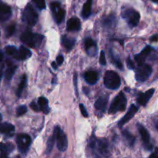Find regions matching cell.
<instances>
[{
  "instance_id": "obj_1",
  "label": "cell",
  "mask_w": 158,
  "mask_h": 158,
  "mask_svg": "<svg viewBox=\"0 0 158 158\" xmlns=\"http://www.w3.org/2000/svg\"><path fill=\"white\" fill-rule=\"evenodd\" d=\"M20 39L23 43L29 46L35 48L40 46L43 40V36L38 33H34L30 31H26L22 33Z\"/></svg>"
},
{
  "instance_id": "obj_2",
  "label": "cell",
  "mask_w": 158,
  "mask_h": 158,
  "mask_svg": "<svg viewBox=\"0 0 158 158\" xmlns=\"http://www.w3.org/2000/svg\"><path fill=\"white\" fill-rule=\"evenodd\" d=\"M121 81L119 74L114 71H107L104 76V85L110 89H117L120 86Z\"/></svg>"
},
{
  "instance_id": "obj_3",
  "label": "cell",
  "mask_w": 158,
  "mask_h": 158,
  "mask_svg": "<svg viewBox=\"0 0 158 158\" xmlns=\"http://www.w3.org/2000/svg\"><path fill=\"white\" fill-rule=\"evenodd\" d=\"M23 20L29 26H34L38 22V14L32 5L28 4L23 12Z\"/></svg>"
},
{
  "instance_id": "obj_4",
  "label": "cell",
  "mask_w": 158,
  "mask_h": 158,
  "mask_svg": "<svg viewBox=\"0 0 158 158\" xmlns=\"http://www.w3.org/2000/svg\"><path fill=\"white\" fill-rule=\"evenodd\" d=\"M53 133L56 135V141L58 150L62 152L66 151L68 147V141L66 133L59 126L55 127Z\"/></svg>"
},
{
  "instance_id": "obj_5",
  "label": "cell",
  "mask_w": 158,
  "mask_h": 158,
  "mask_svg": "<svg viewBox=\"0 0 158 158\" xmlns=\"http://www.w3.org/2000/svg\"><path fill=\"white\" fill-rule=\"evenodd\" d=\"M152 73V68L149 64H143L139 65L138 68L136 70L135 77L137 81L140 82H143L148 80L151 75Z\"/></svg>"
},
{
  "instance_id": "obj_6",
  "label": "cell",
  "mask_w": 158,
  "mask_h": 158,
  "mask_svg": "<svg viewBox=\"0 0 158 158\" xmlns=\"http://www.w3.org/2000/svg\"><path fill=\"white\" fill-rule=\"evenodd\" d=\"M16 143L21 153H26L32 143L31 137L27 134H19L16 137Z\"/></svg>"
},
{
  "instance_id": "obj_7",
  "label": "cell",
  "mask_w": 158,
  "mask_h": 158,
  "mask_svg": "<svg viewBox=\"0 0 158 158\" xmlns=\"http://www.w3.org/2000/svg\"><path fill=\"white\" fill-rule=\"evenodd\" d=\"M123 15L131 26H136L140 20V15L137 11L128 9L123 12Z\"/></svg>"
},
{
  "instance_id": "obj_8",
  "label": "cell",
  "mask_w": 158,
  "mask_h": 158,
  "mask_svg": "<svg viewBox=\"0 0 158 158\" xmlns=\"http://www.w3.org/2000/svg\"><path fill=\"white\" fill-rule=\"evenodd\" d=\"M50 8L56 22L61 23L65 18V11L61 8L60 3L58 2H52L50 4Z\"/></svg>"
},
{
  "instance_id": "obj_9",
  "label": "cell",
  "mask_w": 158,
  "mask_h": 158,
  "mask_svg": "<svg viewBox=\"0 0 158 158\" xmlns=\"http://www.w3.org/2000/svg\"><path fill=\"white\" fill-rule=\"evenodd\" d=\"M137 128H138L139 133H140V136H141L142 140H143V144H144V147L147 150H151L152 149L153 146L152 144L150 143V134L148 133V131L147 130V129L143 126L141 124H138L137 125Z\"/></svg>"
},
{
  "instance_id": "obj_10",
  "label": "cell",
  "mask_w": 158,
  "mask_h": 158,
  "mask_svg": "<svg viewBox=\"0 0 158 158\" xmlns=\"http://www.w3.org/2000/svg\"><path fill=\"white\" fill-rule=\"evenodd\" d=\"M12 15V9L9 6L0 0V21L5 22Z\"/></svg>"
},
{
  "instance_id": "obj_11",
  "label": "cell",
  "mask_w": 158,
  "mask_h": 158,
  "mask_svg": "<svg viewBox=\"0 0 158 158\" xmlns=\"http://www.w3.org/2000/svg\"><path fill=\"white\" fill-rule=\"evenodd\" d=\"M137 110H138V108H137L135 105L132 104V105H131V107H130L127 113V114L123 116V119H122L119 122V123H118L119 127H120V128H121V127L123 126V125H124L127 122H129V121L131 120V119H132L134 116H135L136 113L137 112Z\"/></svg>"
},
{
  "instance_id": "obj_12",
  "label": "cell",
  "mask_w": 158,
  "mask_h": 158,
  "mask_svg": "<svg viewBox=\"0 0 158 158\" xmlns=\"http://www.w3.org/2000/svg\"><path fill=\"white\" fill-rule=\"evenodd\" d=\"M31 55H32V53H31V51L28 48L21 46L17 50V52L15 54V56H14V58L16 59V60H24L29 58Z\"/></svg>"
},
{
  "instance_id": "obj_13",
  "label": "cell",
  "mask_w": 158,
  "mask_h": 158,
  "mask_svg": "<svg viewBox=\"0 0 158 158\" xmlns=\"http://www.w3.org/2000/svg\"><path fill=\"white\" fill-rule=\"evenodd\" d=\"M154 91L155 90L154 88H151V89L148 90L146 92L144 93H140L139 94L138 98H137V102L138 104H140V105H146L147 103L149 102V100L151 99V98L152 97L153 94H154Z\"/></svg>"
},
{
  "instance_id": "obj_14",
  "label": "cell",
  "mask_w": 158,
  "mask_h": 158,
  "mask_svg": "<svg viewBox=\"0 0 158 158\" xmlns=\"http://www.w3.org/2000/svg\"><path fill=\"white\" fill-rule=\"evenodd\" d=\"M151 50H152V47L151 46H147L140 54L135 56V60L139 65H141L144 64L145 60L147 57H148L150 54H151Z\"/></svg>"
},
{
  "instance_id": "obj_15",
  "label": "cell",
  "mask_w": 158,
  "mask_h": 158,
  "mask_svg": "<svg viewBox=\"0 0 158 158\" xmlns=\"http://www.w3.org/2000/svg\"><path fill=\"white\" fill-rule=\"evenodd\" d=\"M68 31H78L81 28V23L80 20L77 17H72L67 21L66 25Z\"/></svg>"
},
{
  "instance_id": "obj_16",
  "label": "cell",
  "mask_w": 158,
  "mask_h": 158,
  "mask_svg": "<svg viewBox=\"0 0 158 158\" xmlns=\"http://www.w3.org/2000/svg\"><path fill=\"white\" fill-rule=\"evenodd\" d=\"M15 132V126L9 122H4L0 124V133L7 136H12Z\"/></svg>"
},
{
  "instance_id": "obj_17",
  "label": "cell",
  "mask_w": 158,
  "mask_h": 158,
  "mask_svg": "<svg viewBox=\"0 0 158 158\" xmlns=\"http://www.w3.org/2000/svg\"><path fill=\"white\" fill-rule=\"evenodd\" d=\"M85 46L86 50L89 55H95L97 53V43L94 41L91 38H87L85 40Z\"/></svg>"
},
{
  "instance_id": "obj_18",
  "label": "cell",
  "mask_w": 158,
  "mask_h": 158,
  "mask_svg": "<svg viewBox=\"0 0 158 158\" xmlns=\"http://www.w3.org/2000/svg\"><path fill=\"white\" fill-rule=\"evenodd\" d=\"M86 81L89 85H95L98 81V74L94 71H86L84 74Z\"/></svg>"
},
{
  "instance_id": "obj_19",
  "label": "cell",
  "mask_w": 158,
  "mask_h": 158,
  "mask_svg": "<svg viewBox=\"0 0 158 158\" xmlns=\"http://www.w3.org/2000/svg\"><path fill=\"white\" fill-rule=\"evenodd\" d=\"M16 68V65L13 64L9 60H7V68H6V72H5V77H6V80L10 81L12 78Z\"/></svg>"
},
{
  "instance_id": "obj_20",
  "label": "cell",
  "mask_w": 158,
  "mask_h": 158,
  "mask_svg": "<svg viewBox=\"0 0 158 158\" xmlns=\"http://www.w3.org/2000/svg\"><path fill=\"white\" fill-rule=\"evenodd\" d=\"M108 99L105 97H100L96 101L95 107L97 110L104 112L106 110V106H107Z\"/></svg>"
},
{
  "instance_id": "obj_21",
  "label": "cell",
  "mask_w": 158,
  "mask_h": 158,
  "mask_svg": "<svg viewBox=\"0 0 158 158\" xmlns=\"http://www.w3.org/2000/svg\"><path fill=\"white\" fill-rule=\"evenodd\" d=\"M93 0H86L84 3L82 11V16L84 19H87L91 14V7H92Z\"/></svg>"
},
{
  "instance_id": "obj_22",
  "label": "cell",
  "mask_w": 158,
  "mask_h": 158,
  "mask_svg": "<svg viewBox=\"0 0 158 158\" xmlns=\"http://www.w3.org/2000/svg\"><path fill=\"white\" fill-rule=\"evenodd\" d=\"M62 44L67 50H70L75 45V40L72 38H69L66 36H63V37H62Z\"/></svg>"
},
{
  "instance_id": "obj_23",
  "label": "cell",
  "mask_w": 158,
  "mask_h": 158,
  "mask_svg": "<svg viewBox=\"0 0 158 158\" xmlns=\"http://www.w3.org/2000/svg\"><path fill=\"white\" fill-rule=\"evenodd\" d=\"M13 145L12 143H0V151H1V153L8 155L10 152H12L13 150Z\"/></svg>"
},
{
  "instance_id": "obj_24",
  "label": "cell",
  "mask_w": 158,
  "mask_h": 158,
  "mask_svg": "<svg viewBox=\"0 0 158 158\" xmlns=\"http://www.w3.org/2000/svg\"><path fill=\"white\" fill-rule=\"evenodd\" d=\"M97 144H98L99 150H100L102 154H106L108 153V143L106 139H100Z\"/></svg>"
},
{
  "instance_id": "obj_25",
  "label": "cell",
  "mask_w": 158,
  "mask_h": 158,
  "mask_svg": "<svg viewBox=\"0 0 158 158\" xmlns=\"http://www.w3.org/2000/svg\"><path fill=\"white\" fill-rule=\"evenodd\" d=\"M38 104L41 108L42 111L47 114L49 112V106H48V100L45 97H40L38 99Z\"/></svg>"
},
{
  "instance_id": "obj_26",
  "label": "cell",
  "mask_w": 158,
  "mask_h": 158,
  "mask_svg": "<svg viewBox=\"0 0 158 158\" xmlns=\"http://www.w3.org/2000/svg\"><path fill=\"white\" fill-rule=\"evenodd\" d=\"M119 99V111H124L127 108V98L123 92L118 94Z\"/></svg>"
},
{
  "instance_id": "obj_27",
  "label": "cell",
  "mask_w": 158,
  "mask_h": 158,
  "mask_svg": "<svg viewBox=\"0 0 158 158\" xmlns=\"http://www.w3.org/2000/svg\"><path fill=\"white\" fill-rule=\"evenodd\" d=\"M26 81H27V77H26V74H24V75L22 77L21 81H20L19 85V86H18V88H17L16 94L18 97H20V96H21L22 92H23V89H24L25 87H26Z\"/></svg>"
},
{
  "instance_id": "obj_28",
  "label": "cell",
  "mask_w": 158,
  "mask_h": 158,
  "mask_svg": "<svg viewBox=\"0 0 158 158\" xmlns=\"http://www.w3.org/2000/svg\"><path fill=\"white\" fill-rule=\"evenodd\" d=\"M123 135L125 139H126V140L128 142V144L131 147H133L134 145V143H135V137L128 130H123Z\"/></svg>"
},
{
  "instance_id": "obj_29",
  "label": "cell",
  "mask_w": 158,
  "mask_h": 158,
  "mask_svg": "<svg viewBox=\"0 0 158 158\" xmlns=\"http://www.w3.org/2000/svg\"><path fill=\"white\" fill-rule=\"evenodd\" d=\"M117 111H119V99L118 96L115 97V99L113 101L112 104H111L110 107L109 109V113L110 114H114V113L117 112Z\"/></svg>"
},
{
  "instance_id": "obj_30",
  "label": "cell",
  "mask_w": 158,
  "mask_h": 158,
  "mask_svg": "<svg viewBox=\"0 0 158 158\" xmlns=\"http://www.w3.org/2000/svg\"><path fill=\"white\" fill-rule=\"evenodd\" d=\"M55 142H56V135L53 133L52 136H50L49 139H48L47 148H46V152H47L48 153H49L52 150V148H53Z\"/></svg>"
},
{
  "instance_id": "obj_31",
  "label": "cell",
  "mask_w": 158,
  "mask_h": 158,
  "mask_svg": "<svg viewBox=\"0 0 158 158\" xmlns=\"http://www.w3.org/2000/svg\"><path fill=\"white\" fill-rule=\"evenodd\" d=\"M6 52L8 55L10 56H15V54H16L17 49L15 46H7L6 47Z\"/></svg>"
},
{
  "instance_id": "obj_32",
  "label": "cell",
  "mask_w": 158,
  "mask_h": 158,
  "mask_svg": "<svg viewBox=\"0 0 158 158\" xmlns=\"http://www.w3.org/2000/svg\"><path fill=\"white\" fill-rule=\"evenodd\" d=\"M114 23H115V17L114 15H109L104 21V25L106 26H111Z\"/></svg>"
},
{
  "instance_id": "obj_33",
  "label": "cell",
  "mask_w": 158,
  "mask_h": 158,
  "mask_svg": "<svg viewBox=\"0 0 158 158\" xmlns=\"http://www.w3.org/2000/svg\"><path fill=\"white\" fill-rule=\"evenodd\" d=\"M35 6L39 8L40 9H46V2L45 0H32Z\"/></svg>"
},
{
  "instance_id": "obj_34",
  "label": "cell",
  "mask_w": 158,
  "mask_h": 158,
  "mask_svg": "<svg viewBox=\"0 0 158 158\" xmlns=\"http://www.w3.org/2000/svg\"><path fill=\"white\" fill-rule=\"evenodd\" d=\"M26 112H27V107L26 105H21V106L17 108L16 115L18 116H21L23 115H24Z\"/></svg>"
},
{
  "instance_id": "obj_35",
  "label": "cell",
  "mask_w": 158,
  "mask_h": 158,
  "mask_svg": "<svg viewBox=\"0 0 158 158\" xmlns=\"http://www.w3.org/2000/svg\"><path fill=\"white\" fill-rule=\"evenodd\" d=\"M15 30V25L13 24V25H10V26H9L7 28H6V36H7L8 37H11V36L14 33Z\"/></svg>"
},
{
  "instance_id": "obj_36",
  "label": "cell",
  "mask_w": 158,
  "mask_h": 158,
  "mask_svg": "<svg viewBox=\"0 0 158 158\" xmlns=\"http://www.w3.org/2000/svg\"><path fill=\"white\" fill-rule=\"evenodd\" d=\"M100 63L101 65H106V56H105V53L103 51H101L100 55Z\"/></svg>"
},
{
  "instance_id": "obj_37",
  "label": "cell",
  "mask_w": 158,
  "mask_h": 158,
  "mask_svg": "<svg viewBox=\"0 0 158 158\" xmlns=\"http://www.w3.org/2000/svg\"><path fill=\"white\" fill-rule=\"evenodd\" d=\"M127 67H128V68H129V69L134 70V68H135V66H134V62H133V60H131L130 57H128V58L127 59Z\"/></svg>"
},
{
  "instance_id": "obj_38",
  "label": "cell",
  "mask_w": 158,
  "mask_h": 158,
  "mask_svg": "<svg viewBox=\"0 0 158 158\" xmlns=\"http://www.w3.org/2000/svg\"><path fill=\"white\" fill-rule=\"evenodd\" d=\"M80 111H81L82 115H83L84 117H88L87 111H86V108H85V106L83 105V104H80Z\"/></svg>"
},
{
  "instance_id": "obj_39",
  "label": "cell",
  "mask_w": 158,
  "mask_h": 158,
  "mask_svg": "<svg viewBox=\"0 0 158 158\" xmlns=\"http://www.w3.org/2000/svg\"><path fill=\"white\" fill-rule=\"evenodd\" d=\"M73 83H74V86H75L76 93H77V95H78V90H77V73H75V74H74Z\"/></svg>"
},
{
  "instance_id": "obj_40",
  "label": "cell",
  "mask_w": 158,
  "mask_h": 158,
  "mask_svg": "<svg viewBox=\"0 0 158 158\" xmlns=\"http://www.w3.org/2000/svg\"><path fill=\"white\" fill-rule=\"evenodd\" d=\"M149 158H158V147H156L154 151L151 153Z\"/></svg>"
},
{
  "instance_id": "obj_41",
  "label": "cell",
  "mask_w": 158,
  "mask_h": 158,
  "mask_svg": "<svg viewBox=\"0 0 158 158\" xmlns=\"http://www.w3.org/2000/svg\"><path fill=\"white\" fill-rule=\"evenodd\" d=\"M63 60H64V57H63V56L60 55L56 57V63L58 64L59 65H61L63 63Z\"/></svg>"
},
{
  "instance_id": "obj_42",
  "label": "cell",
  "mask_w": 158,
  "mask_h": 158,
  "mask_svg": "<svg viewBox=\"0 0 158 158\" xmlns=\"http://www.w3.org/2000/svg\"><path fill=\"white\" fill-rule=\"evenodd\" d=\"M30 107H31V108H32V109L34 110V111H35V112L40 111V108H39L38 105H37L36 104H35V102H32V103L30 104Z\"/></svg>"
},
{
  "instance_id": "obj_43",
  "label": "cell",
  "mask_w": 158,
  "mask_h": 158,
  "mask_svg": "<svg viewBox=\"0 0 158 158\" xmlns=\"http://www.w3.org/2000/svg\"><path fill=\"white\" fill-rule=\"evenodd\" d=\"M157 40H158V35H157V34H155V35H154L151 38V42H156V41H157Z\"/></svg>"
},
{
  "instance_id": "obj_44",
  "label": "cell",
  "mask_w": 158,
  "mask_h": 158,
  "mask_svg": "<svg viewBox=\"0 0 158 158\" xmlns=\"http://www.w3.org/2000/svg\"><path fill=\"white\" fill-rule=\"evenodd\" d=\"M52 68H53V69H55V70L57 69L56 64L55 62H52Z\"/></svg>"
},
{
  "instance_id": "obj_45",
  "label": "cell",
  "mask_w": 158,
  "mask_h": 158,
  "mask_svg": "<svg viewBox=\"0 0 158 158\" xmlns=\"http://www.w3.org/2000/svg\"><path fill=\"white\" fill-rule=\"evenodd\" d=\"M1 158H9V157H8L7 154H3V153H1Z\"/></svg>"
},
{
  "instance_id": "obj_46",
  "label": "cell",
  "mask_w": 158,
  "mask_h": 158,
  "mask_svg": "<svg viewBox=\"0 0 158 158\" xmlns=\"http://www.w3.org/2000/svg\"><path fill=\"white\" fill-rule=\"evenodd\" d=\"M2 59H3V54H2V53L0 51V61H2Z\"/></svg>"
},
{
  "instance_id": "obj_47",
  "label": "cell",
  "mask_w": 158,
  "mask_h": 158,
  "mask_svg": "<svg viewBox=\"0 0 158 158\" xmlns=\"http://www.w3.org/2000/svg\"><path fill=\"white\" fill-rule=\"evenodd\" d=\"M2 70H0V79L2 78Z\"/></svg>"
},
{
  "instance_id": "obj_48",
  "label": "cell",
  "mask_w": 158,
  "mask_h": 158,
  "mask_svg": "<svg viewBox=\"0 0 158 158\" xmlns=\"http://www.w3.org/2000/svg\"><path fill=\"white\" fill-rule=\"evenodd\" d=\"M154 2H156V3H158V0H152Z\"/></svg>"
},
{
  "instance_id": "obj_49",
  "label": "cell",
  "mask_w": 158,
  "mask_h": 158,
  "mask_svg": "<svg viewBox=\"0 0 158 158\" xmlns=\"http://www.w3.org/2000/svg\"><path fill=\"white\" fill-rule=\"evenodd\" d=\"M2 115L0 114V122L2 121Z\"/></svg>"
},
{
  "instance_id": "obj_50",
  "label": "cell",
  "mask_w": 158,
  "mask_h": 158,
  "mask_svg": "<svg viewBox=\"0 0 158 158\" xmlns=\"http://www.w3.org/2000/svg\"><path fill=\"white\" fill-rule=\"evenodd\" d=\"M156 127H157V131H158V122L157 123V125H156Z\"/></svg>"
},
{
  "instance_id": "obj_51",
  "label": "cell",
  "mask_w": 158,
  "mask_h": 158,
  "mask_svg": "<svg viewBox=\"0 0 158 158\" xmlns=\"http://www.w3.org/2000/svg\"><path fill=\"white\" fill-rule=\"evenodd\" d=\"M16 158H21V156H17Z\"/></svg>"
},
{
  "instance_id": "obj_52",
  "label": "cell",
  "mask_w": 158,
  "mask_h": 158,
  "mask_svg": "<svg viewBox=\"0 0 158 158\" xmlns=\"http://www.w3.org/2000/svg\"><path fill=\"white\" fill-rule=\"evenodd\" d=\"M0 35H1V33H0Z\"/></svg>"
}]
</instances>
